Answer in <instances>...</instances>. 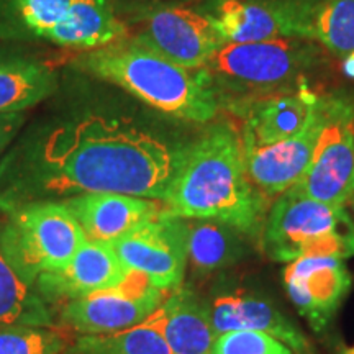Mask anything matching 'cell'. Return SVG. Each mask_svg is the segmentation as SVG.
I'll return each instance as SVG.
<instances>
[{
    "label": "cell",
    "instance_id": "cell-3",
    "mask_svg": "<svg viewBox=\"0 0 354 354\" xmlns=\"http://www.w3.org/2000/svg\"><path fill=\"white\" fill-rule=\"evenodd\" d=\"M74 64L177 120L203 125L214 120L220 110L205 71L185 69L128 35L86 51Z\"/></svg>",
    "mask_w": 354,
    "mask_h": 354
},
{
    "label": "cell",
    "instance_id": "cell-19",
    "mask_svg": "<svg viewBox=\"0 0 354 354\" xmlns=\"http://www.w3.org/2000/svg\"><path fill=\"white\" fill-rule=\"evenodd\" d=\"M128 35L113 0H73L63 24L46 41L63 48L95 50Z\"/></svg>",
    "mask_w": 354,
    "mask_h": 354
},
{
    "label": "cell",
    "instance_id": "cell-12",
    "mask_svg": "<svg viewBox=\"0 0 354 354\" xmlns=\"http://www.w3.org/2000/svg\"><path fill=\"white\" fill-rule=\"evenodd\" d=\"M328 110L330 97H320L307 123L290 138L266 146L241 141L248 176L266 198L281 196L302 179Z\"/></svg>",
    "mask_w": 354,
    "mask_h": 354
},
{
    "label": "cell",
    "instance_id": "cell-27",
    "mask_svg": "<svg viewBox=\"0 0 354 354\" xmlns=\"http://www.w3.org/2000/svg\"><path fill=\"white\" fill-rule=\"evenodd\" d=\"M210 354H295L292 349L282 343L281 339L274 338L261 331H228L216 336Z\"/></svg>",
    "mask_w": 354,
    "mask_h": 354
},
{
    "label": "cell",
    "instance_id": "cell-15",
    "mask_svg": "<svg viewBox=\"0 0 354 354\" xmlns=\"http://www.w3.org/2000/svg\"><path fill=\"white\" fill-rule=\"evenodd\" d=\"M212 326L216 336L228 331H261L286 343L295 354H312L302 331L264 295L250 289H230L209 302Z\"/></svg>",
    "mask_w": 354,
    "mask_h": 354
},
{
    "label": "cell",
    "instance_id": "cell-20",
    "mask_svg": "<svg viewBox=\"0 0 354 354\" xmlns=\"http://www.w3.org/2000/svg\"><path fill=\"white\" fill-rule=\"evenodd\" d=\"M57 91L50 66L28 56H0V113H25Z\"/></svg>",
    "mask_w": 354,
    "mask_h": 354
},
{
    "label": "cell",
    "instance_id": "cell-14",
    "mask_svg": "<svg viewBox=\"0 0 354 354\" xmlns=\"http://www.w3.org/2000/svg\"><path fill=\"white\" fill-rule=\"evenodd\" d=\"M128 269L112 243L86 241L64 268L39 276L33 289L43 300H77L125 281Z\"/></svg>",
    "mask_w": 354,
    "mask_h": 354
},
{
    "label": "cell",
    "instance_id": "cell-5",
    "mask_svg": "<svg viewBox=\"0 0 354 354\" xmlns=\"http://www.w3.org/2000/svg\"><path fill=\"white\" fill-rule=\"evenodd\" d=\"M269 259L290 263L305 256H354V220L348 207L313 201L290 187L277 196L259 238Z\"/></svg>",
    "mask_w": 354,
    "mask_h": 354
},
{
    "label": "cell",
    "instance_id": "cell-28",
    "mask_svg": "<svg viewBox=\"0 0 354 354\" xmlns=\"http://www.w3.org/2000/svg\"><path fill=\"white\" fill-rule=\"evenodd\" d=\"M25 113H0V158L25 125Z\"/></svg>",
    "mask_w": 354,
    "mask_h": 354
},
{
    "label": "cell",
    "instance_id": "cell-9",
    "mask_svg": "<svg viewBox=\"0 0 354 354\" xmlns=\"http://www.w3.org/2000/svg\"><path fill=\"white\" fill-rule=\"evenodd\" d=\"M315 3L308 0H209L198 8L225 43L310 39Z\"/></svg>",
    "mask_w": 354,
    "mask_h": 354
},
{
    "label": "cell",
    "instance_id": "cell-10",
    "mask_svg": "<svg viewBox=\"0 0 354 354\" xmlns=\"http://www.w3.org/2000/svg\"><path fill=\"white\" fill-rule=\"evenodd\" d=\"M165 299L166 290L130 271L118 286L66 302L61 315L81 335H109L141 325Z\"/></svg>",
    "mask_w": 354,
    "mask_h": 354
},
{
    "label": "cell",
    "instance_id": "cell-25",
    "mask_svg": "<svg viewBox=\"0 0 354 354\" xmlns=\"http://www.w3.org/2000/svg\"><path fill=\"white\" fill-rule=\"evenodd\" d=\"M76 354H174L156 328L141 323L109 335H82Z\"/></svg>",
    "mask_w": 354,
    "mask_h": 354
},
{
    "label": "cell",
    "instance_id": "cell-24",
    "mask_svg": "<svg viewBox=\"0 0 354 354\" xmlns=\"http://www.w3.org/2000/svg\"><path fill=\"white\" fill-rule=\"evenodd\" d=\"M310 39L338 56L354 51V0H325L315 3Z\"/></svg>",
    "mask_w": 354,
    "mask_h": 354
},
{
    "label": "cell",
    "instance_id": "cell-6",
    "mask_svg": "<svg viewBox=\"0 0 354 354\" xmlns=\"http://www.w3.org/2000/svg\"><path fill=\"white\" fill-rule=\"evenodd\" d=\"M84 232L63 202H35L7 214L0 248L28 286L43 274L64 268L86 243Z\"/></svg>",
    "mask_w": 354,
    "mask_h": 354
},
{
    "label": "cell",
    "instance_id": "cell-18",
    "mask_svg": "<svg viewBox=\"0 0 354 354\" xmlns=\"http://www.w3.org/2000/svg\"><path fill=\"white\" fill-rule=\"evenodd\" d=\"M318 99L307 88H297L253 102L243 112L241 141L266 146L290 138L307 123Z\"/></svg>",
    "mask_w": 354,
    "mask_h": 354
},
{
    "label": "cell",
    "instance_id": "cell-32",
    "mask_svg": "<svg viewBox=\"0 0 354 354\" xmlns=\"http://www.w3.org/2000/svg\"><path fill=\"white\" fill-rule=\"evenodd\" d=\"M353 207H354V201H353Z\"/></svg>",
    "mask_w": 354,
    "mask_h": 354
},
{
    "label": "cell",
    "instance_id": "cell-13",
    "mask_svg": "<svg viewBox=\"0 0 354 354\" xmlns=\"http://www.w3.org/2000/svg\"><path fill=\"white\" fill-rule=\"evenodd\" d=\"M348 266L335 256H305L284 269V286L299 315L315 331L326 330L351 290Z\"/></svg>",
    "mask_w": 354,
    "mask_h": 354
},
{
    "label": "cell",
    "instance_id": "cell-2",
    "mask_svg": "<svg viewBox=\"0 0 354 354\" xmlns=\"http://www.w3.org/2000/svg\"><path fill=\"white\" fill-rule=\"evenodd\" d=\"M162 209L180 218L221 221L259 241L268 198L250 180L241 131L232 122L212 123L185 146Z\"/></svg>",
    "mask_w": 354,
    "mask_h": 354
},
{
    "label": "cell",
    "instance_id": "cell-29",
    "mask_svg": "<svg viewBox=\"0 0 354 354\" xmlns=\"http://www.w3.org/2000/svg\"><path fill=\"white\" fill-rule=\"evenodd\" d=\"M344 73H346V76L354 79V51L351 55L346 56V61H344Z\"/></svg>",
    "mask_w": 354,
    "mask_h": 354
},
{
    "label": "cell",
    "instance_id": "cell-11",
    "mask_svg": "<svg viewBox=\"0 0 354 354\" xmlns=\"http://www.w3.org/2000/svg\"><path fill=\"white\" fill-rule=\"evenodd\" d=\"M112 245L128 271L143 274L166 292L180 287L187 268L185 218L162 209L156 218Z\"/></svg>",
    "mask_w": 354,
    "mask_h": 354
},
{
    "label": "cell",
    "instance_id": "cell-8",
    "mask_svg": "<svg viewBox=\"0 0 354 354\" xmlns=\"http://www.w3.org/2000/svg\"><path fill=\"white\" fill-rule=\"evenodd\" d=\"M313 201L348 207L354 201V107L330 97L328 118L302 179L294 185Z\"/></svg>",
    "mask_w": 354,
    "mask_h": 354
},
{
    "label": "cell",
    "instance_id": "cell-26",
    "mask_svg": "<svg viewBox=\"0 0 354 354\" xmlns=\"http://www.w3.org/2000/svg\"><path fill=\"white\" fill-rule=\"evenodd\" d=\"M64 339L51 326L0 328V354H61Z\"/></svg>",
    "mask_w": 354,
    "mask_h": 354
},
{
    "label": "cell",
    "instance_id": "cell-21",
    "mask_svg": "<svg viewBox=\"0 0 354 354\" xmlns=\"http://www.w3.org/2000/svg\"><path fill=\"white\" fill-rule=\"evenodd\" d=\"M241 236L245 234L221 221L185 218L187 264L209 274L238 263L245 256Z\"/></svg>",
    "mask_w": 354,
    "mask_h": 354
},
{
    "label": "cell",
    "instance_id": "cell-23",
    "mask_svg": "<svg viewBox=\"0 0 354 354\" xmlns=\"http://www.w3.org/2000/svg\"><path fill=\"white\" fill-rule=\"evenodd\" d=\"M51 325V312L41 295L13 271L0 248V328Z\"/></svg>",
    "mask_w": 354,
    "mask_h": 354
},
{
    "label": "cell",
    "instance_id": "cell-22",
    "mask_svg": "<svg viewBox=\"0 0 354 354\" xmlns=\"http://www.w3.org/2000/svg\"><path fill=\"white\" fill-rule=\"evenodd\" d=\"M73 0H0V39L46 41L63 24Z\"/></svg>",
    "mask_w": 354,
    "mask_h": 354
},
{
    "label": "cell",
    "instance_id": "cell-16",
    "mask_svg": "<svg viewBox=\"0 0 354 354\" xmlns=\"http://www.w3.org/2000/svg\"><path fill=\"white\" fill-rule=\"evenodd\" d=\"M63 203L76 218L86 240L100 243L122 240L162 212V203L158 201L112 192L84 194Z\"/></svg>",
    "mask_w": 354,
    "mask_h": 354
},
{
    "label": "cell",
    "instance_id": "cell-31",
    "mask_svg": "<svg viewBox=\"0 0 354 354\" xmlns=\"http://www.w3.org/2000/svg\"><path fill=\"white\" fill-rule=\"evenodd\" d=\"M183 2H189V0H183Z\"/></svg>",
    "mask_w": 354,
    "mask_h": 354
},
{
    "label": "cell",
    "instance_id": "cell-30",
    "mask_svg": "<svg viewBox=\"0 0 354 354\" xmlns=\"http://www.w3.org/2000/svg\"><path fill=\"white\" fill-rule=\"evenodd\" d=\"M342 354H354V346H351V348H346Z\"/></svg>",
    "mask_w": 354,
    "mask_h": 354
},
{
    "label": "cell",
    "instance_id": "cell-7",
    "mask_svg": "<svg viewBox=\"0 0 354 354\" xmlns=\"http://www.w3.org/2000/svg\"><path fill=\"white\" fill-rule=\"evenodd\" d=\"M123 24L131 28L128 37L185 69H202L225 44L201 10L174 3L136 7Z\"/></svg>",
    "mask_w": 354,
    "mask_h": 354
},
{
    "label": "cell",
    "instance_id": "cell-17",
    "mask_svg": "<svg viewBox=\"0 0 354 354\" xmlns=\"http://www.w3.org/2000/svg\"><path fill=\"white\" fill-rule=\"evenodd\" d=\"M143 323L156 328L174 354H210L216 339L209 302L184 287L172 290Z\"/></svg>",
    "mask_w": 354,
    "mask_h": 354
},
{
    "label": "cell",
    "instance_id": "cell-4",
    "mask_svg": "<svg viewBox=\"0 0 354 354\" xmlns=\"http://www.w3.org/2000/svg\"><path fill=\"white\" fill-rule=\"evenodd\" d=\"M317 57L315 43L304 38L225 43L202 69L220 107L227 102V107L243 115L253 102L287 92L290 84L317 64Z\"/></svg>",
    "mask_w": 354,
    "mask_h": 354
},
{
    "label": "cell",
    "instance_id": "cell-1",
    "mask_svg": "<svg viewBox=\"0 0 354 354\" xmlns=\"http://www.w3.org/2000/svg\"><path fill=\"white\" fill-rule=\"evenodd\" d=\"M185 146L105 110L41 123L0 159V210L102 192L162 202Z\"/></svg>",
    "mask_w": 354,
    "mask_h": 354
}]
</instances>
